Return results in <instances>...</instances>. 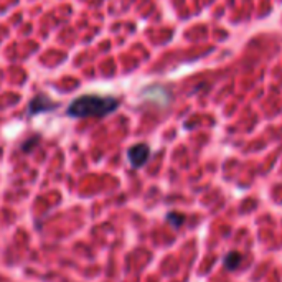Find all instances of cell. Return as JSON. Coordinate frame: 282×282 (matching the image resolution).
<instances>
[{"label": "cell", "instance_id": "1", "mask_svg": "<svg viewBox=\"0 0 282 282\" xmlns=\"http://www.w3.org/2000/svg\"><path fill=\"white\" fill-rule=\"evenodd\" d=\"M119 109V99L112 96H96L83 94L68 104L66 114L74 119L84 117H106Z\"/></svg>", "mask_w": 282, "mask_h": 282}, {"label": "cell", "instance_id": "2", "mask_svg": "<svg viewBox=\"0 0 282 282\" xmlns=\"http://www.w3.org/2000/svg\"><path fill=\"white\" fill-rule=\"evenodd\" d=\"M58 106H59V102L53 101V99L48 97L47 94H37V96L28 102L27 114H28V117H33V116H38V114H43V112H51Z\"/></svg>", "mask_w": 282, "mask_h": 282}, {"label": "cell", "instance_id": "3", "mask_svg": "<svg viewBox=\"0 0 282 282\" xmlns=\"http://www.w3.org/2000/svg\"><path fill=\"white\" fill-rule=\"evenodd\" d=\"M127 158L134 168H141L150 158V148H148L147 143H136L127 150Z\"/></svg>", "mask_w": 282, "mask_h": 282}, {"label": "cell", "instance_id": "4", "mask_svg": "<svg viewBox=\"0 0 282 282\" xmlns=\"http://www.w3.org/2000/svg\"><path fill=\"white\" fill-rule=\"evenodd\" d=\"M241 264H242V256L237 251L228 252V254L225 256V267H226V269L236 271Z\"/></svg>", "mask_w": 282, "mask_h": 282}, {"label": "cell", "instance_id": "5", "mask_svg": "<svg viewBox=\"0 0 282 282\" xmlns=\"http://www.w3.org/2000/svg\"><path fill=\"white\" fill-rule=\"evenodd\" d=\"M40 143V137L38 136H33V137H30L28 141H25L22 143V152L25 153H30V152H33V148L37 147Z\"/></svg>", "mask_w": 282, "mask_h": 282}, {"label": "cell", "instance_id": "6", "mask_svg": "<svg viewBox=\"0 0 282 282\" xmlns=\"http://www.w3.org/2000/svg\"><path fill=\"white\" fill-rule=\"evenodd\" d=\"M167 221L170 223V225L173 228H178V226H182L183 225V221H185V216L180 215V213H168L167 215Z\"/></svg>", "mask_w": 282, "mask_h": 282}]
</instances>
